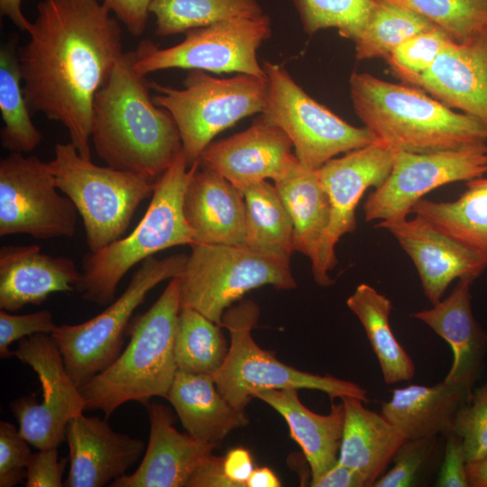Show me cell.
I'll list each match as a JSON object with an SVG mask.
<instances>
[{
    "mask_svg": "<svg viewBox=\"0 0 487 487\" xmlns=\"http://www.w3.org/2000/svg\"><path fill=\"white\" fill-rule=\"evenodd\" d=\"M411 84L487 124V30L464 42L451 41Z\"/></svg>",
    "mask_w": 487,
    "mask_h": 487,
    "instance_id": "44dd1931",
    "label": "cell"
},
{
    "mask_svg": "<svg viewBox=\"0 0 487 487\" xmlns=\"http://www.w3.org/2000/svg\"><path fill=\"white\" fill-rule=\"evenodd\" d=\"M375 227L389 231L410 257L433 305L441 300L454 280H474L487 267V260L418 216L379 221Z\"/></svg>",
    "mask_w": 487,
    "mask_h": 487,
    "instance_id": "ac0fdd59",
    "label": "cell"
},
{
    "mask_svg": "<svg viewBox=\"0 0 487 487\" xmlns=\"http://www.w3.org/2000/svg\"><path fill=\"white\" fill-rule=\"evenodd\" d=\"M473 280L459 279L452 292L433 308L411 314L441 336L451 347L452 366L444 381L473 391L483 370L487 332L476 322L471 307Z\"/></svg>",
    "mask_w": 487,
    "mask_h": 487,
    "instance_id": "cb8c5ba5",
    "label": "cell"
},
{
    "mask_svg": "<svg viewBox=\"0 0 487 487\" xmlns=\"http://www.w3.org/2000/svg\"><path fill=\"white\" fill-rule=\"evenodd\" d=\"M271 20L264 14L188 30L181 42L165 49L143 40L134 51V69L143 76L162 69H184L266 78L258 50L271 36Z\"/></svg>",
    "mask_w": 487,
    "mask_h": 487,
    "instance_id": "7c38bea8",
    "label": "cell"
},
{
    "mask_svg": "<svg viewBox=\"0 0 487 487\" xmlns=\"http://www.w3.org/2000/svg\"><path fill=\"white\" fill-rule=\"evenodd\" d=\"M396 151L375 140L343 157L333 158L316 170L331 204V220L317 259L312 264L315 281L326 287L333 283L328 272L337 260L335 244L354 231L355 208L367 188L381 185L393 167Z\"/></svg>",
    "mask_w": 487,
    "mask_h": 487,
    "instance_id": "2e32d148",
    "label": "cell"
},
{
    "mask_svg": "<svg viewBox=\"0 0 487 487\" xmlns=\"http://www.w3.org/2000/svg\"><path fill=\"white\" fill-rule=\"evenodd\" d=\"M166 399L186 432L202 443L218 446L231 431L249 423L244 410L222 396L210 374L178 370Z\"/></svg>",
    "mask_w": 487,
    "mask_h": 487,
    "instance_id": "484cf974",
    "label": "cell"
},
{
    "mask_svg": "<svg viewBox=\"0 0 487 487\" xmlns=\"http://www.w3.org/2000/svg\"><path fill=\"white\" fill-rule=\"evenodd\" d=\"M341 400L345 415L338 462L359 472L368 487L372 486L407 438L381 414L366 409L363 400Z\"/></svg>",
    "mask_w": 487,
    "mask_h": 487,
    "instance_id": "83f0119b",
    "label": "cell"
},
{
    "mask_svg": "<svg viewBox=\"0 0 487 487\" xmlns=\"http://www.w3.org/2000/svg\"><path fill=\"white\" fill-rule=\"evenodd\" d=\"M187 259L183 253L147 258L124 291L105 310L80 324L58 326L51 334L67 372L78 388L117 359L135 309L159 283L179 277Z\"/></svg>",
    "mask_w": 487,
    "mask_h": 487,
    "instance_id": "30bf717a",
    "label": "cell"
},
{
    "mask_svg": "<svg viewBox=\"0 0 487 487\" xmlns=\"http://www.w3.org/2000/svg\"><path fill=\"white\" fill-rule=\"evenodd\" d=\"M17 48L18 36L13 34L0 49L1 145L10 152L24 153L33 151L42 136L24 96Z\"/></svg>",
    "mask_w": 487,
    "mask_h": 487,
    "instance_id": "d6a6232c",
    "label": "cell"
},
{
    "mask_svg": "<svg viewBox=\"0 0 487 487\" xmlns=\"http://www.w3.org/2000/svg\"><path fill=\"white\" fill-rule=\"evenodd\" d=\"M292 148L288 135L261 113L244 132L211 142L199 164L242 191L252 183L287 176L299 163Z\"/></svg>",
    "mask_w": 487,
    "mask_h": 487,
    "instance_id": "e0dca14e",
    "label": "cell"
},
{
    "mask_svg": "<svg viewBox=\"0 0 487 487\" xmlns=\"http://www.w3.org/2000/svg\"><path fill=\"white\" fill-rule=\"evenodd\" d=\"M185 219L194 244L245 246L243 192L218 173L196 168L183 198Z\"/></svg>",
    "mask_w": 487,
    "mask_h": 487,
    "instance_id": "603a6c76",
    "label": "cell"
},
{
    "mask_svg": "<svg viewBox=\"0 0 487 487\" xmlns=\"http://www.w3.org/2000/svg\"><path fill=\"white\" fill-rule=\"evenodd\" d=\"M152 0H103V5L114 13L133 36L145 30Z\"/></svg>",
    "mask_w": 487,
    "mask_h": 487,
    "instance_id": "bcb514c9",
    "label": "cell"
},
{
    "mask_svg": "<svg viewBox=\"0 0 487 487\" xmlns=\"http://www.w3.org/2000/svg\"><path fill=\"white\" fill-rule=\"evenodd\" d=\"M155 34L165 37L225 20L264 14L260 0H152Z\"/></svg>",
    "mask_w": 487,
    "mask_h": 487,
    "instance_id": "d590c367",
    "label": "cell"
},
{
    "mask_svg": "<svg viewBox=\"0 0 487 487\" xmlns=\"http://www.w3.org/2000/svg\"><path fill=\"white\" fill-rule=\"evenodd\" d=\"M149 84L158 93L152 96L155 105L167 110L177 125L188 167L219 133L261 114L267 93L266 78L236 74L222 78L199 69L188 70L181 89Z\"/></svg>",
    "mask_w": 487,
    "mask_h": 487,
    "instance_id": "52a82bcc",
    "label": "cell"
},
{
    "mask_svg": "<svg viewBox=\"0 0 487 487\" xmlns=\"http://www.w3.org/2000/svg\"><path fill=\"white\" fill-rule=\"evenodd\" d=\"M313 487H368L357 471L337 462Z\"/></svg>",
    "mask_w": 487,
    "mask_h": 487,
    "instance_id": "681fc988",
    "label": "cell"
},
{
    "mask_svg": "<svg viewBox=\"0 0 487 487\" xmlns=\"http://www.w3.org/2000/svg\"><path fill=\"white\" fill-rule=\"evenodd\" d=\"M262 64L267 79L262 114L288 135L303 167L317 170L336 155L376 140L365 126L348 124L313 99L283 66L267 60Z\"/></svg>",
    "mask_w": 487,
    "mask_h": 487,
    "instance_id": "8fae6325",
    "label": "cell"
},
{
    "mask_svg": "<svg viewBox=\"0 0 487 487\" xmlns=\"http://www.w3.org/2000/svg\"><path fill=\"white\" fill-rule=\"evenodd\" d=\"M110 14L97 0H42L28 42L17 48L31 113L62 124L87 159L95 97L124 53Z\"/></svg>",
    "mask_w": 487,
    "mask_h": 487,
    "instance_id": "6da1fadb",
    "label": "cell"
},
{
    "mask_svg": "<svg viewBox=\"0 0 487 487\" xmlns=\"http://www.w3.org/2000/svg\"><path fill=\"white\" fill-rule=\"evenodd\" d=\"M14 355L36 372L42 391L40 402L33 394L10 403L19 432L37 449L58 447L66 440L69 422L86 410L81 391L67 372L51 335L37 334L21 339Z\"/></svg>",
    "mask_w": 487,
    "mask_h": 487,
    "instance_id": "5bb4252c",
    "label": "cell"
},
{
    "mask_svg": "<svg viewBox=\"0 0 487 487\" xmlns=\"http://www.w3.org/2000/svg\"><path fill=\"white\" fill-rule=\"evenodd\" d=\"M69 458L59 459L58 447L32 453L26 467V487H62Z\"/></svg>",
    "mask_w": 487,
    "mask_h": 487,
    "instance_id": "ee69618b",
    "label": "cell"
},
{
    "mask_svg": "<svg viewBox=\"0 0 487 487\" xmlns=\"http://www.w3.org/2000/svg\"><path fill=\"white\" fill-rule=\"evenodd\" d=\"M293 225L294 251L314 264L330 225L331 204L316 170L299 163L274 182Z\"/></svg>",
    "mask_w": 487,
    "mask_h": 487,
    "instance_id": "f1b7e54d",
    "label": "cell"
},
{
    "mask_svg": "<svg viewBox=\"0 0 487 487\" xmlns=\"http://www.w3.org/2000/svg\"><path fill=\"white\" fill-rule=\"evenodd\" d=\"M453 431L463 440L467 463L487 456V381L459 409Z\"/></svg>",
    "mask_w": 487,
    "mask_h": 487,
    "instance_id": "ab89813d",
    "label": "cell"
},
{
    "mask_svg": "<svg viewBox=\"0 0 487 487\" xmlns=\"http://www.w3.org/2000/svg\"><path fill=\"white\" fill-rule=\"evenodd\" d=\"M436 436L406 439L395 453L394 466L381 476L372 486L409 487L414 485L418 474L428 461Z\"/></svg>",
    "mask_w": 487,
    "mask_h": 487,
    "instance_id": "60d3db41",
    "label": "cell"
},
{
    "mask_svg": "<svg viewBox=\"0 0 487 487\" xmlns=\"http://www.w3.org/2000/svg\"><path fill=\"white\" fill-rule=\"evenodd\" d=\"M437 28L411 8L391 0H374L358 38V60L386 57L408 38Z\"/></svg>",
    "mask_w": 487,
    "mask_h": 487,
    "instance_id": "836d02e7",
    "label": "cell"
},
{
    "mask_svg": "<svg viewBox=\"0 0 487 487\" xmlns=\"http://www.w3.org/2000/svg\"><path fill=\"white\" fill-rule=\"evenodd\" d=\"M69 472L66 487H102L125 475L144 452V443L114 430L106 419L73 418L66 429Z\"/></svg>",
    "mask_w": 487,
    "mask_h": 487,
    "instance_id": "d6986e66",
    "label": "cell"
},
{
    "mask_svg": "<svg viewBox=\"0 0 487 487\" xmlns=\"http://www.w3.org/2000/svg\"><path fill=\"white\" fill-rule=\"evenodd\" d=\"M149 442L138 468L112 482L111 487H187L195 470L217 446L202 443L174 427L170 409L147 406Z\"/></svg>",
    "mask_w": 487,
    "mask_h": 487,
    "instance_id": "ffe728a7",
    "label": "cell"
},
{
    "mask_svg": "<svg viewBox=\"0 0 487 487\" xmlns=\"http://www.w3.org/2000/svg\"><path fill=\"white\" fill-rule=\"evenodd\" d=\"M179 291V277L171 279L153 305L130 322L125 349L79 387L86 409L101 410L107 418L128 401L147 406L153 397L166 399L178 371L174 338Z\"/></svg>",
    "mask_w": 487,
    "mask_h": 487,
    "instance_id": "277c9868",
    "label": "cell"
},
{
    "mask_svg": "<svg viewBox=\"0 0 487 487\" xmlns=\"http://www.w3.org/2000/svg\"><path fill=\"white\" fill-rule=\"evenodd\" d=\"M445 454L437 476L436 486L468 487L466 456L462 438L453 430L447 433Z\"/></svg>",
    "mask_w": 487,
    "mask_h": 487,
    "instance_id": "f6af8a7d",
    "label": "cell"
},
{
    "mask_svg": "<svg viewBox=\"0 0 487 487\" xmlns=\"http://www.w3.org/2000/svg\"><path fill=\"white\" fill-rule=\"evenodd\" d=\"M260 399L280 414L287 422L290 436L299 445L308 461L313 486L337 462L345 425V406L332 401L327 415L306 408L296 389H273L258 391Z\"/></svg>",
    "mask_w": 487,
    "mask_h": 487,
    "instance_id": "d4e9b609",
    "label": "cell"
},
{
    "mask_svg": "<svg viewBox=\"0 0 487 487\" xmlns=\"http://www.w3.org/2000/svg\"><path fill=\"white\" fill-rule=\"evenodd\" d=\"M191 250L179 276L180 308H193L220 326L225 311L247 291L297 286L289 260L247 246L192 244Z\"/></svg>",
    "mask_w": 487,
    "mask_h": 487,
    "instance_id": "9c48e42d",
    "label": "cell"
},
{
    "mask_svg": "<svg viewBox=\"0 0 487 487\" xmlns=\"http://www.w3.org/2000/svg\"><path fill=\"white\" fill-rule=\"evenodd\" d=\"M80 280L72 259L43 253L38 245L0 249V309L15 312L39 306L52 293L76 291Z\"/></svg>",
    "mask_w": 487,
    "mask_h": 487,
    "instance_id": "7402d4cb",
    "label": "cell"
},
{
    "mask_svg": "<svg viewBox=\"0 0 487 487\" xmlns=\"http://www.w3.org/2000/svg\"><path fill=\"white\" fill-rule=\"evenodd\" d=\"M346 304L365 330L385 383L395 384L412 379L415 365L391 328V301L372 286L362 283Z\"/></svg>",
    "mask_w": 487,
    "mask_h": 487,
    "instance_id": "4dcf8cb0",
    "label": "cell"
},
{
    "mask_svg": "<svg viewBox=\"0 0 487 487\" xmlns=\"http://www.w3.org/2000/svg\"><path fill=\"white\" fill-rule=\"evenodd\" d=\"M48 162L11 152L0 161V236L36 239L71 237L77 215L72 201L58 192Z\"/></svg>",
    "mask_w": 487,
    "mask_h": 487,
    "instance_id": "4fadbf2b",
    "label": "cell"
},
{
    "mask_svg": "<svg viewBox=\"0 0 487 487\" xmlns=\"http://www.w3.org/2000/svg\"><path fill=\"white\" fill-rule=\"evenodd\" d=\"M472 391L442 381L434 386L395 389L381 414L407 439L437 436L453 430L457 411Z\"/></svg>",
    "mask_w": 487,
    "mask_h": 487,
    "instance_id": "4316f807",
    "label": "cell"
},
{
    "mask_svg": "<svg viewBox=\"0 0 487 487\" xmlns=\"http://www.w3.org/2000/svg\"><path fill=\"white\" fill-rule=\"evenodd\" d=\"M223 461L224 456L211 454L195 470L187 487H234L225 473Z\"/></svg>",
    "mask_w": 487,
    "mask_h": 487,
    "instance_id": "7dc6e473",
    "label": "cell"
},
{
    "mask_svg": "<svg viewBox=\"0 0 487 487\" xmlns=\"http://www.w3.org/2000/svg\"><path fill=\"white\" fill-rule=\"evenodd\" d=\"M466 472L471 487H487V456L467 463Z\"/></svg>",
    "mask_w": 487,
    "mask_h": 487,
    "instance_id": "f5cc1de1",
    "label": "cell"
},
{
    "mask_svg": "<svg viewBox=\"0 0 487 487\" xmlns=\"http://www.w3.org/2000/svg\"><path fill=\"white\" fill-rule=\"evenodd\" d=\"M406 5L464 42L487 30V0H391Z\"/></svg>",
    "mask_w": 487,
    "mask_h": 487,
    "instance_id": "74e56055",
    "label": "cell"
},
{
    "mask_svg": "<svg viewBox=\"0 0 487 487\" xmlns=\"http://www.w3.org/2000/svg\"><path fill=\"white\" fill-rule=\"evenodd\" d=\"M451 41L450 36L437 27L408 38L386 57V60L397 78L411 84L432 66Z\"/></svg>",
    "mask_w": 487,
    "mask_h": 487,
    "instance_id": "f35d334b",
    "label": "cell"
},
{
    "mask_svg": "<svg viewBox=\"0 0 487 487\" xmlns=\"http://www.w3.org/2000/svg\"><path fill=\"white\" fill-rule=\"evenodd\" d=\"M305 33L328 28L354 41L360 35L374 0H289Z\"/></svg>",
    "mask_w": 487,
    "mask_h": 487,
    "instance_id": "8d00e7d4",
    "label": "cell"
},
{
    "mask_svg": "<svg viewBox=\"0 0 487 487\" xmlns=\"http://www.w3.org/2000/svg\"><path fill=\"white\" fill-rule=\"evenodd\" d=\"M242 192L245 204V246L289 260L295 252L293 225L275 185L261 180Z\"/></svg>",
    "mask_w": 487,
    "mask_h": 487,
    "instance_id": "1f68e13d",
    "label": "cell"
},
{
    "mask_svg": "<svg viewBox=\"0 0 487 487\" xmlns=\"http://www.w3.org/2000/svg\"><path fill=\"white\" fill-rule=\"evenodd\" d=\"M124 52L93 106L91 139L106 166L157 179L182 151L170 114L155 105L145 76Z\"/></svg>",
    "mask_w": 487,
    "mask_h": 487,
    "instance_id": "7a4b0ae2",
    "label": "cell"
},
{
    "mask_svg": "<svg viewBox=\"0 0 487 487\" xmlns=\"http://www.w3.org/2000/svg\"><path fill=\"white\" fill-rule=\"evenodd\" d=\"M349 86L357 116L377 141L394 150L427 153L487 142V124L426 92L356 71Z\"/></svg>",
    "mask_w": 487,
    "mask_h": 487,
    "instance_id": "3957f363",
    "label": "cell"
},
{
    "mask_svg": "<svg viewBox=\"0 0 487 487\" xmlns=\"http://www.w3.org/2000/svg\"><path fill=\"white\" fill-rule=\"evenodd\" d=\"M58 326L53 315L49 310H40L24 315H13L6 310H0V357L10 358L14 355L9 346L37 334L51 335Z\"/></svg>",
    "mask_w": 487,
    "mask_h": 487,
    "instance_id": "7bdbcfd3",
    "label": "cell"
},
{
    "mask_svg": "<svg viewBox=\"0 0 487 487\" xmlns=\"http://www.w3.org/2000/svg\"><path fill=\"white\" fill-rule=\"evenodd\" d=\"M199 161L188 167L182 151L156 179L148 208L135 228L107 246L83 258L76 291L98 306L114 301L118 284L137 263L178 245L194 244L183 212L184 193Z\"/></svg>",
    "mask_w": 487,
    "mask_h": 487,
    "instance_id": "5b68a950",
    "label": "cell"
},
{
    "mask_svg": "<svg viewBox=\"0 0 487 487\" xmlns=\"http://www.w3.org/2000/svg\"><path fill=\"white\" fill-rule=\"evenodd\" d=\"M410 213L487 260V179L467 181V189L455 201L421 198Z\"/></svg>",
    "mask_w": 487,
    "mask_h": 487,
    "instance_id": "f546056e",
    "label": "cell"
},
{
    "mask_svg": "<svg viewBox=\"0 0 487 487\" xmlns=\"http://www.w3.org/2000/svg\"><path fill=\"white\" fill-rule=\"evenodd\" d=\"M22 0H0V14L5 16L21 31L29 32L32 23L22 12Z\"/></svg>",
    "mask_w": 487,
    "mask_h": 487,
    "instance_id": "f907efd6",
    "label": "cell"
},
{
    "mask_svg": "<svg viewBox=\"0 0 487 487\" xmlns=\"http://www.w3.org/2000/svg\"><path fill=\"white\" fill-rule=\"evenodd\" d=\"M259 315V306L245 299L228 308L222 317L221 326L229 332L230 345L213 378L219 392L232 406L244 410L254 393L273 389L317 390L326 393L332 401L353 397L368 402L367 391L360 385L332 375L299 371L261 348L252 336Z\"/></svg>",
    "mask_w": 487,
    "mask_h": 487,
    "instance_id": "ba28073f",
    "label": "cell"
},
{
    "mask_svg": "<svg viewBox=\"0 0 487 487\" xmlns=\"http://www.w3.org/2000/svg\"><path fill=\"white\" fill-rule=\"evenodd\" d=\"M49 166L60 191L81 216L89 252L123 237L140 204L152 196L155 181L146 176L98 166L71 143H57Z\"/></svg>",
    "mask_w": 487,
    "mask_h": 487,
    "instance_id": "8992f818",
    "label": "cell"
},
{
    "mask_svg": "<svg viewBox=\"0 0 487 487\" xmlns=\"http://www.w3.org/2000/svg\"><path fill=\"white\" fill-rule=\"evenodd\" d=\"M486 173L487 142L427 153L397 150L390 175L363 204L364 218L368 222L405 218L429 191Z\"/></svg>",
    "mask_w": 487,
    "mask_h": 487,
    "instance_id": "9a60e30c",
    "label": "cell"
},
{
    "mask_svg": "<svg viewBox=\"0 0 487 487\" xmlns=\"http://www.w3.org/2000/svg\"><path fill=\"white\" fill-rule=\"evenodd\" d=\"M281 483L268 467L254 468L247 480L246 487H280Z\"/></svg>",
    "mask_w": 487,
    "mask_h": 487,
    "instance_id": "816d5d0a",
    "label": "cell"
},
{
    "mask_svg": "<svg viewBox=\"0 0 487 487\" xmlns=\"http://www.w3.org/2000/svg\"><path fill=\"white\" fill-rule=\"evenodd\" d=\"M221 327L193 308H180L174 338L178 370L213 375L224 363L229 350Z\"/></svg>",
    "mask_w": 487,
    "mask_h": 487,
    "instance_id": "e575fe53",
    "label": "cell"
},
{
    "mask_svg": "<svg viewBox=\"0 0 487 487\" xmlns=\"http://www.w3.org/2000/svg\"><path fill=\"white\" fill-rule=\"evenodd\" d=\"M226 477L234 487H246V482L253 468V459L248 450L243 447L231 449L223 461Z\"/></svg>",
    "mask_w": 487,
    "mask_h": 487,
    "instance_id": "c3c4849f",
    "label": "cell"
},
{
    "mask_svg": "<svg viewBox=\"0 0 487 487\" xmlns=\"http://www.w3.org/2000/svg\"><path fill=\"white\" fill-rule=\"evenodd\" d=\"M30 443L14 425L0 421V486L14 487L26 477Z\"/></svg>",
    "mask_w": 487,
    "mask_h": 487,
    "instance_id": "b9f144b4",
    "label": "cell"
}]
</instances>
